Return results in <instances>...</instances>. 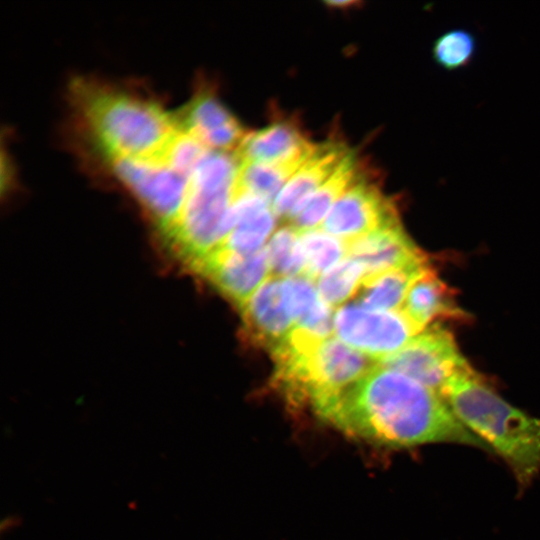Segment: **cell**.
<instances>
[{
  "label": "cell",
  "instance_id": "obj_18",
  "mask_svg": "<svg viewBox=\"0 0 540 540\" xmlns=\"http://www.w3.org/2000/svg\"><path fill=\"white\" fill-rule=\"evenodd\" d=\"M429 270L423 256L402 267L365 277L358 290L359 305L371 310H399L412 285Z\"/></svg>",
  "mask_w": 540,
  "mask_h": 540
},
{
  "label": "cell",
  "instance_id": "obj_15",
  "mask_svg": "<svg viewBox=\"0 0 540 540\" xmlns=\"http://www.w3.org/2000/svg\"><path fill=\"white\" fill-rule=\"evenodd\" d=\"M314 146L295 120L285 118L248 133L235 153L242 162L303 163Z\"/></svg>",
  "mask_w": 540,
  "mask_h": 540
},
{
  "label": "cell",
  "instance_id": "obj_8",
  "mask_svg": "<svg viewBox=\"0 0 540 540\" xmlns=\"http://www.w3.org/2000/svg\"><path fill=\"white\" fill-rule=\"evenodd\" d=\"M421 330L399 310H371L359 304L334 313L335 337L377 362L404 347Z\"/></svg>",
  "mask_w": 540,
  "mask_h": 540
},
{
  "label": "cell",
  "instance_id": "obj_3",
  "mask_svg": "<svg viewBox=\"0 0 540 540\" xmlns=\"http://www.w3.org/2000/svg\"><path fill=\"white\" fill-rule=\"evenodd\" d=\"M458 420L512 470L521 487L540 471V418L512 406L469 367L442 391Z\"/></svg>",
  "mask_w": 540,
  "mask_h": 540
},
{
  "label": "cell",
  "instance_id": "obj_13",
  "mask_svg": "<svg viewBox=\"0 0 540 540\" xmlns=\"http://www.w3.org/2000/svg\"><path fill=\"white\" fill-rule=\"evenodd\" d=\"M349 153L343 144H316L272 203L276 217L290 220L297 209L335 172Z\"/></svg>",
  "mask_w": 540,
  "mask_h": 540
},
{
  "label": "cell",
  "instance_id": "obj_24",
  "mask_svg": "<svg viewBox=\"0 0 540 540\" xmlns=\"http://www.w3.org/2000/svg\"><path fill=\"white\" fill-rule=\"evenodd\" d=\"M364 277L362 265L346 257L319 277L317 289L322 300L334 307L358 291Z\"/></svg>",
  "mask_w": 540,
  "mask_h": 540
},
{
  "label": "cell",
  "instance_id": "obj_27",
  "mask_svg": "<svg viewBox=\"0 0 540 540\" xmlns=\"http://www.w3.org/2000/svg\"><path fill=\"white\" fill-rule=\"evenodd\" d=\"M327 6H329L330 8H337V9H346V8H351L353 7L355 4H359L358 2L356 1H350V0H344V1H339V0H333V1H326L325 2Z\"/></svg>",
  "mask_w": 540,
  "mask_h": 540
},
{
  "label": "cell",
  "instance_id": "obj_20",
  "mask_svg": "<svg viewBox=\"0 0 540 540\" xmlns=\"http://www.w3.org/2000/svg\"><path fill=\"white\" fill-rule=\"evenodd\" d=\"M359 175L357 161L349 151L330 178L292 215L289 224L298 231L317 228L323 223L337 199Z\"/></svg>",
  "mask_w": 540,
  "mask_h": 540
},
{
  "label": "cell",
  "instance_id": "obj_25",
  "mask_svg": "<svg viewBox=\"0 0 540 540\" xmlns=\"http://www.w3.org/2000/svg\"><path fill=\"white\" fill-rule=\"evenodd\" d=\"M476 51L474 36L463 29H454L440 35L434 42L432 54L435 62L446 70L467 65Z\"/></svg>",
  "mask_w": 540,
  "mask_h": 540
},
{
  "label": "cell",
  "instance_id": "obj_26",
  "mask_svg": "<svg viewBox=\"0 0 540 540\" xmlns=\"http://www.w3.org/2000/svg\"><path fill=\"white\" fill-rule=\"evenodd\" d=\"M208 150L210 149L198 138L179 128L160 160L177 172L190 177Z\"/></svg>",
  "mask_w": 540,
  "mask_h": 540
},
{
  "label": "cell",
  "instance_id": "obj_5",
  "mask_svg": "<svg viewBox=\"0 0 540 540\" xmlns=\"http://www.w3.org/2000/svg\"><path fill=\"white\" fill-rule=\"evenodd\" d=\"M240 160L235 153L208 150L189 177L178 221L166 237L195 272L228 234V216L237 196Z\"/></svg>",
  "mask_w": 540,
  "mask_h": 540
},
{
  "label": "cell",
  "instance_id": "obj_11",
  "mask_svg": "<svg viewBox=\"0 0 540 540\" xmlns=\"http://www.w3.org/2000/svg\"><path fill=\"white\" fill-rule=\"evenodd\" d=\"M241 308L269 277L267 247L252 254L215 250L196 271Z\"/></svg>",
  "mask_w": 540,
  "mask_h": 540
},
{
  "label": "cell",
  "instance_id": "obj_16",
  "mask_svg": "<svg viewBox=\"0 0 540 540\" xmlns=\"http://www.w3.org/2000/svg\"><path fill=\"white\" fill-rule=\"evenodd\" d=\"M275 223L276 215L271 203L238 189L228 216V235L218 249L238 254L255 253L263 248Z\"/></svg>",
  "mask_w": 540,
  "mask_h": 540
},
{
  "label": "cell",
  "instance_id": "obj_23",
  "mask_svg": "<svg viewBox=\"0 0 540 540\" xmlns=\"http://www.w3.org/2000/svg\"><path fill=\"white\" fill-rule=\"evenodd\" d=\"M266 247L272 276L281 279L304 276L305 262L297 229L290 224L282 226Z\"/></svg>",
  "mask_w": 540,
  "mask_h": 540
},
{
  "label": "cell",
  "instance_id": "obj_9",
  "mask_svg": "<svg viewBox=\"0 0 540 540\" xmlns=\"http://www.w3.org/2000/svg\"><path fill=\"white\" fill-rule=\"evenodd\" d=\"M399 222L392 201L361 174L332 206L322 230L349 242Z\"/></svg>",
  "mask_w": 540,
  "mask_h": 540
},
{
  "label": "cell",
  "instance_id": "obj_12",
  "mask_svg": "<svg viewBox=\"0 0 540 540\" xmlns=\"http://www.w3.org/2000/svg\"><path fill=\"white\" fill-rule=\"evenodd\" d=\"M240 310L248 339L255 345L271 351L294 328L281 278L269 276Z\"/></svg>",
  "mask_w": 540,
  "mask_h": 540
},
{
  "label": "cell",
  "instance_id": "obj_6",
  "mask_svg": "<svg viewBox=\"0 0 540 540\" xmlns=\"http://www.w3.org/2000/svg\"><path fill=\"white\" fill-rule=\"evenodd\" d=\"M107 160L114 175L134 194L167 237L180 216L189 177L158 159Z\"/></svg>",
  "mask_w": 540,
  "mask_h": 540
},
{
  "label": "cell",
  "instance_id": "obj_17",
  "mask_svg": "<svg viewBox=\"0 0 540 540\" xmlns=\"http://www.w3.org/2000/svg\"><path fill=\"white\" fill-rule=\"evenodd\" d=\"M401 310L421 331L437 319L463 320L467 316L452 290L432 270L412 285Z\"/></svg>",
  "mask_w": 540,
  "mask_h": 540
},
{
  "label": "cell",
  "instance_id": "obj_4",
  "mask_svg": "<svg viewBox=\"0 0 540 540\" xmlns=\"http://www.w3.org/2000/svg\"><path fill=\"white\" fill-rule=\"evenodd\" d=\"M271 352L274 383L283 396L295 406L312 409L377 365L334 336L321 339L295 326Z\"/></svg>",
  "mask_w": 540,
  "mask_h": 540
},
{
  "label": "cell",
  "instance_id": "obj_7",
  "mask_svg": "<svg viewBox=\"0 0 540 540\" xmlns=\"http://www.w3.org/2000/svg\"><path fill=\"white\" fill-rule=\"evenodd\" d=\"M377 364L403 373L441 395L453 377L471 367L453 335L438 323L422 330Z\"/></svg>",
  "mask_w": 540,
  "mask_h": 540
},
{
  "label": "cell",
  "instance_id": "obj_19",
  "mask_svg": "<svg viewBox=\"0 0 540 540\" xmlns=\"http://www.w3.org/2000/svg\"><path fill=\"white\" fill-rule=\"evenodd\" d=\"M283 290L295 327L321 339L333 336L332 307L322 300L311 279L305 276L283 279Z\"/></svg>",
  "mask_w": 540,
  "mask_h": 540
},
{
  "label": "cell",
  "instance_id": "obj_10",
  "mask_svg": "<svg viewBox=\"0 0 540 540\" xmlns=\"http://www.w3.org/2000/svg\"><path fill=\"white\" fill-rule=\"evenodd\" d=\"M178 127L211 150L236 151L248 134L239 120L209 87H199L175 114Z\"/></svg>",
  "mask_w": 540,
  "mask_h": 540
},
{
  "label": "cell",
  "instance_id": "obj_14",
  "mask_svg": "<svg viewBox=\"0 0 540 540\" xmlns=\"http://www.w3.org/2000/svg\"><path fill=\"white\" fill-rule=\"evenodd\" d=\"M346 243L347 257L362 265L365 277L402 267L424 256L400 222Z\"/></svg>",
  "mask_w": 540,
  "mask_h": 540
},
{
  "label": "cell",
  "instance_id": "obj_2",
  "mask_svg": "<svg viewBox=\"0 0 540 540\" xmlns=\"http://www.w3.org/2000/svg\"><path fill=\"white\" fill-rule=\"evenodd\" d=\"M71 96L107 159L160 160L179 129L175 114L157 102L95 80H74Z\"/></svg>",
  "mask_w": 540,
  "mask_h": 540
},
{
  "label": "cell",
  "instance_id": "obj_21",
  "mask_svg": "<svg viewBox=\"0 0 540 540\" xmlns=\"http://www.w3.org/2000/svg\"><path fill=\"white\" fill-rule=\"evenodd\" d=\"M303 163L240 161L237 188L259 196L272 205L278 193Z\"/></svg>",
  "mask_w": 540,
  "mask_h": 540
},
{
  "label": "cell",
  "instance_id": "obj_1",
  "mask_svg": "<svg viewBox=\"0 0 540 540\" xmlns=\"http://www.w3.org/2000/svg\"><path fill=\"white\" fill-rule=\"evenodd\" d=\"M313 411L337 430L385 447L454 443L489 451L440 393L379 364Z\"/></svg>",
  "mask_w": 540,
  "mask_h": 540
},
{
  "label": "cell",
  "instance_id": "obj_22",
  "mask_svg": "<svg viewBox=\"0 0 540 540\" xmlns=\"http://www.w3.org/2000/svg\"><path fill=\"white\" fill-rule=\"evenodd\" d=\"M305 272L312 281L347 257V243L318 228L299 231Z\"/></svg>",
  "mask_w": 540,
  "mask_h": 540
}]
</instances>
